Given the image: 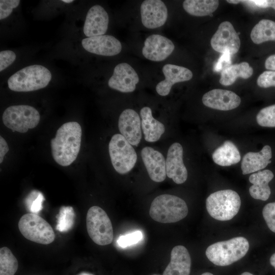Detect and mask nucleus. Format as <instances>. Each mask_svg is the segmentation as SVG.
Returning <instances> with one entry per match:
<instances>
[{"mask_svg":"<svg viewBox=\"0 0 275 275\" xmlns=\"http://www.w3.org/2000/svg\"><path fill=\"white\" fill-rule=\"evenodd\" d=\"M62 2L66 3H70L73 2L72 0H63Z\"/></svg>","mask_w":275,"mask_h":275,"instance_id":"46","label":"nucleus"},{"mask_svg":"<svg viewBox=\"0 0 275 275\" xmlns=\"http://www.w3.org/2000/svg\"><path fill=\"white\" fill-rule=\"evenodd\" d=\"M9 148L5 140L0 136V163L3 161L4 157L9 151Z\"/></svg>","mask_w":275,"mask_h":275,"instance_id":"39","label":"nucleus"},{"mask_svg":"<svg viewBox=\"0 0 275 275\" xmlns=\"http://www.w3.org/2000/svg\"><path fill=\"white\" fill-rule=\"evenodd\" d=\"M108 152L112 164L118 173L126 174L134 168L137 160L136 153L122 134L117 133L112 136Z\"/></svg>","mask_w":275,"mask_h":275,"instance_id":"6","label":"nucleus"},{"mask_svg":"<svg viewBox=\"0 0 275 275\" xmlns=\"http://www.w3.org/2000/svg\"><path fill=\"white\" fill-rule=\"evenodd\" d=\"M231 54L228 51H225L219 58L213 67L214 72L222 71L225 68L231 65Z\"/></svg>","mask_w":275,"mask_h":275,"instance_id":"38","label":"nucleus"},{"mask_svg":"<svg viewBox=\"0 0 275 275\" xmlns=\"http://www.w3.org/2000/svg\"><path fill=\"white\" fill-rule=\"evenodd\" d=\"M140 116L142 129L145 141L148 142L158 141L165 131L163 124L153 117L152 110L148 106L141 108Z\"/></svg>","mask_w":275,"mask_h":275,"instance_id":"24","label":"nucleus"},{"mask_svg":"<svg viewBox=\"0 0 275 275\" xmlns=\"http://www.w3.org/2000/svg\"><path fill=\"white\" fill-rule=\"evenodd\" d=\"M188 207L181 198L163 194L156 197L152 202L149 214L154 221L168 224L178 222L186 216Z\"/></svg>","mask_w":275,"mask_h":275,"instance_id":"3","label":"nucleus"},{"mask_svg":"<svg viewBox=\"0 0 275 275\" xmlns=\"http://www.w3.org/2000/svg\"><path fill=\"white\" fill-rule=\"evenodd\" d=\"M269 8H271L275 10V1H269Z\"/></svg>","mask_w":275,"mask_h":275,"instance_id":"42","label":"nucleus"},{"mask_svg":"<svg viewBox=\"0 0 275 275\" xmlns=\"http://www.w3.org/2000/svg\"><path fill=\"white\" fill-rule=\"evenodd\" d=\"M274 177L269 170L259 171L251 175L249 180L252 185L249 188V193L252 198L262 201H266L271 194L269 182Z\"/></svg>","mask_w":275,"mask_h":275,"instance_id":"23","label":"nucleus"},{"mask_svg":"<svg viewBox=\"0 0 275 275\" xmlns=\"http://www.w3.org/2000/svg\"><path fill=\"white\" fill-rule=\"evenodd\" d=\"M142 158L152 180L164 181L167 176L166 160L163 155L151 147H144L141 152Z\"/></svg>","mask_w":275,"mask_h":275,"instance_id":"19","label":"nucleus"},{"mask_svg":"<svg viewBox=\"0 0 275 275\" xmlns=\"http://www.w3.org/2000/svg\"><path fill=\"white\" fill-rule=\"evenodd\" d=\"M202 102L209 108L220 111H230L237 108L241 99L234 92L220 89L210 90L204 94Z\"/></svg>","mask_w":275,"mask_h":275,"instance_id":"17","label":"nucleus"},{"mask_svg":"<svg viewBox=\"0 0 275 275\" xmlns=\"http://www.w3.org/2000/svg\"><path fill=\"white\" fill-rule=\"evenodd\" d=\"M240 205L239 195L231 189L215 191L210 194L206 200V209L209 214L221 221L233 218L238 213Z\"/></svg>","mask_w":275,"mask_h":275,"instance_id":"5","label":"nucleus"},{"mask_svg":"<svg viewBox=\"0 0 275 275\" xmlns=\"http://www.w3.org/2000/svg\"><path fill=\"white\" fill-rule=\"evenodd\" d=\"M174 49L175 45L170 39L159 34H152L145 40L142 54L149 60L160 62L170 56Z\"/></svg>","mask_w":275,"mask_h":275,"instance_id":"12","label":"nucleus"},{"mask_svg":"<svg viewBox=\"0 0 275 275\" xmlns=\"http://www.w3.org/2000/svg\"><path fill=\"white\" fill-rule=\"evenodd\" d=\"M262 214L268 228L275 233V202L267 204L263 207Z\"/></svg>","mask_w":275,"mask_h":275,"instance_id":"34","label":"nucleus"},{"mask_svg":"<svg viewBox=\"0 0 275 275\" xmlns=\"http://www.w3.org/2000/svg\"><path fill=\"white\" fill-rule=\"evenodd\" d=\"M257 84L262 88L275 87V71L266 70L263 72L258 76Z\"/></svg>","mask_w":275,"mask_h":275,"instance_id":"35","label":"nucleus"},{"mask_svg":"<svg viewBox=\"0 0 275 275\" xmlns=\"http://www.w3.org/2000/svg\"><path fill=\"white\" fill-rule=\"evenodd\" d=\"M82 130L76 122L63 124L50 141L51 154L55 161L63 167L71 164L79 152Z\"/></svg>","mask_w":275,"mask_h":275,"instance_id":"1","label":"nucleus"},{"mask_svg":"<svg viewBox=\"0 0 275 275\" xmlns=\"http://www.w3.org/2000/svg\"><path fill=\"white\" fill-rule=\"evenodd\" d=\"M18 228L26 239L38 243L48 244L55 239L54 231L49 224L36 214L23 215L19 221Z\"/></svg>","mask_w":275,"mask_h":275,"instance_id":"8","label":"nucleus"},{"mask_svg":"<svg viewBox=\"0 0 275 275\" xmlns=\"http://www.w3.org/2000/svg\"><path fill=\"white\" fill-rule=\"evenodd\" d=\"M44 200V198L41 193L33 190L25 200L26 208L31 213L37 214L42 209Z\"/></svg>","mask_w":275,"mask_h":275,"instance_id":"32","label":"nucleus"},{"mask_svg":"<svg viewBox=\"0 0 275 275\" xmlns=\"http://www.w3.org/2000/svg\"><path fill=\"white\" fill-rule=\"evenodd\" d=\"M201 275H213L212 273L208 272H204Z\"/></svg>","mask_w":275,"mask_h":275,"instance_id":"47","label":"nucleus"},{"mask_svg":"<svg viewBox=\"0 0 275 275\" xmlns=\"http://www.w3.org/2000/svg\"><path fill=\"white\" fill-rule=\"evenodd\" d=\"M251 38L256 44L275 41V21L268 19H261L253 28Z\"/></svg>","mask_w":275,"mask_h":275,"instance_id":"27","label":"nucleus"},{"mask_svg":"<svg viewBox=\"0 0 275 275\" xmlns=\"http://www.w3.org/2000/svg\"><path fill=\"white\" fill-rule=\"evenodd\" d=\"M4 125L13 131L25 133L36 127L40 121L38 111L28 105H12L7 108L3 117Z\"/></svg>","mask_w":275,"mask_h":275,"instance_id":"9","label":"nucleus"},{"mask_svg":"<svg viewBox=\"0 0 275 275\" xmlns=\"http://www.w3.org/2000/svg\"><path fill=\"white\" fill-rule=\"evenodd\" d=\"M191 258L187 249L183 245L174 247L171 253L170 262L162 275H189Z\"/></svg>","mask_w":275,"mask_h":275,"instance_id":"21","label":"nucleus"},{"mask_svg":"<svg viewBox=\"0 0 275 275\" xmlns=\"http://www.w3.org/2000/svg\"><path fill=\"white\" fill-rule=\"evenodd\" d=\"M119 130L132 146H137L142 139L141 120L133 109L127 108L120 114L118 120Z\"/></svg>","mask_w":275,"mask_h":275,"instance_id":"16","label":"nucleus"},{"mask_svg":"<svg viewBox=\"0 0 275 275\" xmlns=\"http://www.w3.org/2000/svg\"><path fill=\"white\" fill-rule=\"evenodd\" d=\"M86 225L89 236L96 244L106 245L113 241L112 222L101 207L94 206L89 208L86 217Z\"/></svg>","mask_w":275,"mask_h":275,"instance_id":"7","label":"nucleus"},{"mask_svg":"<svg viewBox=\"0 0 275 275\" xmlns=\"http://www.w3.org/2000/svg\"><path fill=\"white\" fill-rule=\"evenodd\" d=\"M211 46L216 51L236 53L240 46V40L233 25L229 21L222 22L210 40Z\"/></svg>","mask_w":275,"mask_h":275,"instance_id":"10","label":"nucleus"},{"mask_svg":"<svg viewBox=\"0 0 275 275\" xmlns=\"http://www.w3.org/2000/svg\"><path fill=\"white\" fill-rule=\"evenodd\" d=\"M84 48L89 52L104 56H113L122 50L121 42L111 35L87 37L82 40Z\"/></svg>","mask_w":275,"mask_h":275,"instance_id":"15","label":"nucleus"},{"mask_svg":"<svg viewBox=\"0 0 275 275\" xmlns=\"http://www.w3.org/2000/svg\"><path fill=\"white\" fill-rule=\"evenodd\" d=\"M240 275H254V274L249 272H244Z\"/></svg>","mask_w":275,"mask_h":275,"instance_id":"45","label":"nucleus"},{"mask_svg":"<svg viewBox=\"0 0 275 275\" xmlns=\"http://www.w3.org/2000/svg\"><path fill=\"white\" fill-rule=\"evenodd\" d=\"M162 71L165 78L156 86L157 93L162 96H167L174 84L188 81L193 76V72L188 68L172 64L164 65Z\"/></svg>","mask_w":275,"mask_h":275,"instance_id":"18","label":"nucleus"},{"mask_svg":"<svg viewBox=\"0 0 275 275\" xmlns=\"http://www.w3.org/2000/svg\"><path fill=\"white\" fill-rule=\"evenodd\" d=\"M18 267L17 259L7 247L0 249V275H14Z\"/></svg>","mask_w":275,"mask_h":275,"instance_id":"29","label":"nucleus"},{"mask_svg":"<svg viewBox=\"0 0 275 275\" xmlns=\"http://www.w3.org/2000/svg\"><path fill=\"white\" fill-rule=\"evenodd\" d=\"M269 261L270 264L275 268V253L271 255Z\"/></svg>","mask_w":275,"mask_h":275,"instance_id":"41","label":"nucleus"},{"mask_svg":"<svg viewBox=\"0 0 275 275\" xmlns=\"http://www.w3.org/2000/svg\"><path fill=\"white\" fill-rule=\"evenodd\" d=\"M108 22V15L105 9L100 5H94L87 13L84 33L88 37L103 35L107 30Z\"/></svg>","mask_w":275,"mask_h":275,"instance_id":"20","label":"nucleus"},{"mask_svg":"<svg viewBox=\"0 0 275 275\" xmlns=\"http://www.w3.org/2000/svg\"><path fill=\"white\" fill-rule=\"evenodd\" d=\"M271 148L269 145L264 146L260 152L246 153L241 164L242 174L253 173L265 168L271 163Z\"/></svg>","mask_w":275,"mask_h":275,"instance_id":"22","label":"nucleus"},{"mask_svg":"<svg viewBox=\"0 0 275 275\" xmlns=\"http://www.w3.org/2000/svg\"><path fill=\"white\" fill-rule=\"evenodd\" d=\"M183 148L179 143L169 147L166 160L167 176L178 184L186 181L187 171L183 160Z\"/></svg>","mask_w":275,"mask_h":275,"instance_id":"14","label":"nucleus"},{"mask_svg":"<svg viewBox=\"0 0 275 275\" xmlns=\"http://www.w3.org/2000/svg\"><path fill=\"white\" fill-rule=\"evenodd\" d=\"M219 1L217 0H185L183 2V8L189 14L195 16L210 15L218 8Z\"/></svg>","mask_w":275,"mask_h":275,"instance_id":"28","label":"nucleus"},{"mask_svg":"<svg viewBox=\"0 0 275 275\" xmlns=\"http://www.w3.org/2000/svg\"><path fill=\"white\" fill-rule=\"evenodd\" d=\"M77 275H94V274L90 273H88V272H82Z\"/></svg>","mask_w":275,"mask_h":275,"instance_id":"44","label":"nucleus"},{"mask_svg":"<svg viewBox=\"0 0 275 275\" xmlns=\"http://www.w3.org/2000/svg\"><path fill=\"white\" fill-rule=\"evenodd\" d=\"M75 213L72 207L62 206L57 216L56 229L61 232L70 230L75 222Z\"/></svg>","mask_w":275,"mask_h":275,"instance_id":"30","label":"nucleus"},{"mask_svg":"<svg viewBox=\"0 0 275 275\" xmlns=\"http://www.w3.org/2000/svg\"><path fill=\"white\" fill-rule=\"evenodd\" d=\"M227 2L228 3H229L237 4H238V3H240L241 1L232 0V1H227Z\"/></svg>","mask_w":275,"mask_h":275,"instance_id":"43","label":"nucleus"},{"mask_svg":"<svg viewBox=\"0 0 275 275\" xmlns=\"http://www.w3.org/2000/svg\"><path fill=\"white\" fill-rule=\"evenodd\" d=\"M213 161L221 166H230L237 163L241 159L240 152L233 144L230 141H225L213 153Z\"/></svg>","mask_w":275,"mask_h":275,"instance_id":"25","label":"nucleus"},{"mask_svg":"<svg viewBox=\"0 0 275 275\" xmlns=\"http://www.w3.org/2000/svg\"><path fill=\"white\" fill-rule=\"evenodd\" d=\"M51 74L44 66L33 65L24 67L13 74L8 80L9 88L15 92H30L46 87Z\"/></svg>","mask_w":275,"mask_h":275,"instance_id":"4","label":"nucleus"},{"mask_svg":"<svg viewBox=\"0 0 275 275\" xmlns=\"http://www.w3.org/2000/svg\"><path fill=\"white\" fill-rule=\"evenodd\" d=\"M143 238V234L140 231L121 235L117 239V244L121 248H126L137 243Z\"/></svg>","mask_w":275,"mask_h":275,"instance_id":"33","label":"nucleus"},{"mask_svg":"<svg viewBox=\"0 0 275 275\" xmlns=\"http://www.w3.org/2000/svg\"><path fill=\"white\" fill-rule=\"evenodd\" d=\"M256 121L261 126L275 127V104L262 108L256 116Z\"/></svg>","mask_w":275,"mask_h":275,"instance_id":"31","label":"nucleus"},{"mask_svg":"<svg viewBox=\"0 0 275 275\" xmlns=\"http://www.w3.org/2000/svg\"><path fill=\"white\" fill-rule=\"evenodd\" d=\"M16 54L11 50H4L0 52V71H2L15 60Z\"/></svg>","mask_w":275,"mask_h":275,"instance_id":"37","label":"nucleus"},{"mask_svg":"<svg viewBox=\"0 0 275 275\" xmlns=\"http://www.w3.org/2000/svg\"><path fill=\"white\" fill-rule=\"evenodd\" d=\"M20 3L19 0L0 1V19L8 17L12 13L13 9L16 8Z\"/></svg>","mask_w":275,"mask_h":275,"instance_id":"36","label":"nucleus"},{"mask_svg":"<svg viewBox=\"0 0 275 275\" xmlns=\"http://www.w3.org/2000/svg\"><path fill=\"white\" fill-rule=\"evenodd\" d=\"M139 81L138 74L128 63H121L115 67L113 75L108 81V86L122 93L133 92Z\"/></svg>","mask_w":275,"mask_h":275,"instance_id":"11","label":"nucleus"},{"mask_svg":"<svg viewBox=\"0 0 275 275\" xmlns=\"http://www.w3.org/2000/svg\"><path fill=\"white\" fill-rule=\"evenodd\" d=\"M249 249L248 240L243 237L239 236L211 244L206 250V255L214 264L225 266L241 259Z\"/></svg>","mask_w":275,"mask_h":275,"instance_id":"2","label":"nucleus"},{"mask_svg":"<svg viewBox=\"0 0 275 275\" xmlns=\"http://www.w3.org/2000/svg\"><path fill=\"white\" fill-rule=\"evenodd\" d=\"M264 66L267 70L275 71V54L269 56L265 61Z\"/></svg>","mask_w":275,"mask_h":275,"instance_id":"40","label":"nucleus"},{"mask_svg":"<svg viewBox=\"0 0 275 275\" xmlns=\"http://www.w3.org/2000/svg\"><path fill=\"white\" fill-rule=\"evenodd\" d=\"M140 13L143 25L149 29L162 26L167 21L168 9L160 0H146L141 5Z\"/></svg>","mask_w":275,"mask_h":275,"instance_id":"13","label":"nucleus"},{"mask_svg":"<svg viewBox=\"0 0 275 275\" xmlns=\"http://www.w3.org/2000/svg\"><path fill=\"white\" fill-rule=\"evenodd\" d=\"M253 74V69L248 62L231 65L221 72L219 82L223 86L232 85L238 77L248 79Z\"/></svg>","mask_w":275,"mask_h":275,"instance_id":"26","label":"nucleus"}]
</instances>
